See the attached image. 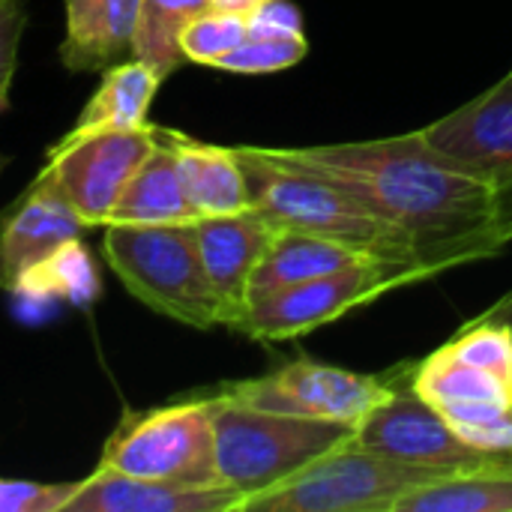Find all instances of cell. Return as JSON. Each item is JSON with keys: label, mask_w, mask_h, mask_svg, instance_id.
Instances as JSON below:
<instances>
[{"label": "cell", "mask_w": 512, "mask_h": 512, "mask_svg": "<svg viewBox=\"0 0 512 512\" xmlns=\"http://www.w3.org/2000/svg\"><path fill=\"white\" fill-rule=\"evenodd\" d=\"M264 0H210V9H222V12H234V15H243L249 18Z\"/></svg>", "instance_id": "cell-31"}, {"label": "cell", "mask_w": 512, "mask_h": 512, "mask_svg": "<svg viewBox=\"0 0 512 512\" xmlns=\"http://www.w3.org/2000/svg\"><path fill=\"white\" fill-rule=\"evenodd\" d=\"M393 512H512V459L441 474L402 495Z\"/></svg>", "instance_id": "cell-20"}, {"label": "cell", "mask_w": 512, "mask_h": 512, "mask_svg": "<svg viewBox=\"0 0 512 512\" xmlns=\"http://www.w3.org/2000/svg\"><path fill=\"white\" fill-rule=\"evenodd\" d=\"M369 261H378V255L327 240V237H315L306 231H276L270 249L264 252L261 264L252 273L249 303L267 294H276L282 288H291L318 276H330L348 267H360Z\"/></svg>", "instance_id": "cell-17"}, {"label": "cell", "mask_w": 512, "mask_h": 512, "mask_svg": "<svg viewBox=\"0 0 512 512\" xmlns=\"http://www.w3.org/2000/svg\"><path fill=\"white\" fill-rule=\"evenodd\" d=\"M210 396L216 474L219 483L243 495V504L288 483L315 459L348 441L357 429L351 423L261 411L225 396L222 390Z\"/></svg>", "instance_id": "cell-3"}, {"label": "cell", "mask_w": 512, "mask_h": 512, "mask_svg": "<svg viewBox=\"0 0 512 512\" xmlns=\"http://www.w3.org/2000/svg\"><path fill=\"white\" fill-rule=\"evenodd\" d=\"M6 165H9V156H6V153H0V174L6 171Z\"/></svg>", "instance_id": "cell-32"}, {"label": "cell", "mask_w": 512, "mask_h": 512, "mask_svg": "<svg viewBox=\"0 0 512 512\" xmlns=\"http://www.w3.org/2000/svg\"><path fill=\"white\" fill-rule=\"evenodd\" d=\"M240 504L243 495L225 483L183 486L96 465L90 477L78 480L63 512H237Z\"/></svg>", "instance_id": "cell-14"}, {"label": "cell", "mask_w": 512, "mask_h": 512, "mask_svg": "<svg viewBox=\"0 0 512 512\" xmlns=\"http://www.w3.org/2000/svg\"><path fill=\"white\" fill-rule=\"evenodd\" d=\"M420 132L453 165L498 189L512 225V69L495 87Z\"/></svg>", "instance_id": "cell-11"}, {"label": "cell", "mask_w": 512, "mask_h": 512, "mask_svg": "<svg viewBox=\"0 0 512 512\" xmlns=\"http://www.w3.org/2000/svg\"><path fill=\"white\" fill-rule=\"evenodd\" d=\"M204 9H210V0H141L132 57L156 69L162 78L174 75L186 63L180 33Z\"/></svg>", "instance_id": "cell-23"}, {"label": "cell", "mask_w": 512, "mask_h": 512, "mask_svg": "<svg viewBox=\"0 0 512 512\" xmlns=\"http://www.w3.org/2000/svg\"><path fill=\"white\" fill-rule=\"evenodd\" d=\"M75 483H33L0 477V512H63Z\"/></svg>", "instance_id": "cell-28"}, {"label": "cell", "mask_w": 512, "mask_h": 512, "mask_svg": "<svg viewBox=\"0 0 512 512\" xmlns=\"http://www.w3.org/2000/svg\"><path fill=\"white\" fill-rule=\"evenodd\" d=\"M453 357L474 363L492 375H498L512 390V324L501 321H477L474 327L462 330L453 342L444 345Z\"/></svg>", "instance_id": "cell-26"}, {"label": "cell", "mask_w": 512, "mask_h": 512, "mask_svg": "<svg viewBox=\"0 0 512 512\" xmlns=\"http://www.w3.org/2000/svg\"><path fill=\"white\" fill-rule=\"evenodd\" d=\"M246 36H249V24L243 15L222 12V9H204L183 27L180 51H183V60H189V63L216 66Z\"/></svg>", "instance_id": "cell-25"}, {"label": "cell", "mask_w": 512, "mask_h": 512, "mask_svg": "<svg viewBox=\"0 0 512 512\" xmlns=\"http://www.w3.org/2000/svg\"><path fill=\"white\" fill-rule=\"evenodd\" d=\"M12 294L24 300H66L78 309H87L102 294V276L90 249L81 243V237H75L30 267L15 282Z\"/></svg>", "instance_id": "cell-21"}, {"label": "cell", "mask_w": 512, "mask_h": 512, "mask_svg": "<svg viewBox=\"0 0 512 512\" xmlns=\"http://www.w3.org/2000/svg\"><path fill=\"white\" fill-rule=\"evenodd\" d=\"M102 252L123 288L153 312L195 330L222 324V303L204 270L195 222L105 225Z\"/></svg>", "instance_id": "cell-4"}, {"label": "cell", "mask_w": 512, "mask_h": 512, "mask_svg": "<svg viewBox=\"0 0 512 512\" xmlns=\"http://www.w3.org/2000/svg\"><path fill=\"white\" fill-rule=\"evenodd\" d=\"M246 24L249 36H303V15L288 0H264Z\"/></svg>", "instance_id": "cell-30"}, {"label": "cell", "mask_w": 512, "mask_h": 512, "mask_svg": "<svg viewBox=\"0 0 512 512\" xmlns=\"http://www.w3.org/2000/svg\"><path fill=\"white\" fill-rule=\"evenodd\" d=\"M171 144L177 150V168L183 177V189L189 204L201 216H228L249 210V189L243 177V165L234 147H216L195 141L177 129H168Z\"/></svg>", "instance_id": "cell-18"}, {"label": "cell", "mask_w": 512, "mask_h": 512, "mask_svg": "<svg viewBox=\"0 0 512 512\" xmlns=\"http://www.w3.org/2000/svg\"><path fill=\"white\" fill-rule=\"evenodd\" d=\"M99 465L141 480L216 486L213 396L129 411L108 435Z\"/></svg>", "instance_id": "cell-5"}, {"label": "cell", "mask_w": 512, "mask_h": 512, "mask_svg": "<svg viewBox=\"0 0 512 512\" xmlns=\"http://www.w3.org/2000/svg\"><path fill=\"white\" fill-rule=\"evenodd\" d=\"M309 51L306 36H246L234 51H228L216 69L240 75H264L297 66Z\"/></svg>", "instance_id": "cell-27"}, {"label": "cell", "mask_w": 512, "mask_h": 512, "mask_svg": "<svg viewBox=\"0 0 512 512\" xmlns=\"http://www.w3.org/2000/svg\"><path fill=\"white\" fill-rule=\"evenodd\" d=\"M156 144V126L99 132L87 138H60L42 165L63 201L75 210L84 228H105L111 210Z\"/></svg>", "instance_id": "cell-8"}, {"label": "cell", "mask_w": 512, "mask_h": 512, "mask_svg": "<svg viewBox=\"0 0 512 512\" xmlns=\"http://www.w3.org/2000/svg\"><path fill=\"white\" fill-rule=\"evenodd\" d=\"M195 219L198 213L186 198L171 135L165 126H156V144L120 192L108 225H174Z\"/></svg>", "instance_id": "cell-16"}, {"label": "cell", "mask_w": 512, "mask_h": 512, "mask_svg": "<svg viewBox=\"0 0 512 512\" xmlns=\"http://www.w3.org/2000/svg\"><path fill=\"white\" fill-rule=\"evenodd\" d=\"M27 24V9L21 0H0V117L9 108V87L18 66V45Z\"/></svg>", "instance_id": "cell-29"}, {"label": "cell", "mask_w": 512, "mask_h": 512, "mask_svg": "<svg viewBox=\"0 0 512 512\" xmlns=\"http://www.w3.org/2000/svg\"><path fill=\"white\" fill-rule=\"evenodd\" d=\"M402 228L432 273L498 255L512 240L501 195L441 156L423 132L282 150Z\"/></svg>", "instance_id": "cell-1"}, {"label": "cell", "mask_w": 512, "mask_h": 512, "mask_svg": "<svg viewBox=\"0 0 512 512\" xmlns=\"http://www.w3.org/2000/svg\"><path fill=\"white\" fill-rule=\"evenodd\" d=\"M411 384L435 408L456 402H512V390L498 375L453 357L447 348L426 357L414 369Z\"/></svg>", "instance_id": "cell-22"}, {"label": "cell", "mask_w": 512, "mask_h": 512, "mask_svg": "<svg viewBox=\"0 0 512 512\" xmlns=\"http://www.w3.org/2000/svg\"><path fill=\"white\" fill-rule=\"evenodd\" d=\"M429 276L435 273L420 264L378 258V261L348 267L330 276H318V279L282 288L276 294H267L261 300H252L234 330L258 342L300 339L318 327L339 321L357 306L378 300L381 294L393 288H402Z\"/></svg>", "instance_id": "cell-7"}, {"label": "cell", "mask_w": 512, "mask_h": 512, "mask_svg": "<svg viewBox=\"0 0 512 512\" xmlns=\"http://www.w3.org/2000/svg\"><path fill=\"white\" fill-rule=\"evenodd\" d=\"M234 153L243 165L249 204L261 210L279 231H306L387 261L426 267L414 240L402 228L381 219L363 201L321 174L291 162L282 156V150L234 147Z\"/></svg>", "instance_id": "cell-2"}, {"label": "cell", "mask_w": 512, "mask_h": 512, "mask_svg": "<svg viewBox=\"0 0 512 512\" xmlns=\"http://www.w3.org/2000/svg\"><path fill=\"white\" fill-rule=\"evenodd\" d=\"M354 441L393 462L432 468L444 474L512 459V456H498V453H483L465 444L441 417V411L414 390V384L402 387L399 381L357 423Z\"/></svg>", "instance_id": "cell-10"}, {"label": "cell", "mask_w": 512, "mask_h": 512, "mask_svg": "<svg viewBox=\"0 0 512 512\" xmlns=\"http://www.w3.org/2000/svg\"><path fill=\"white\" fill-rule=\"evenodd\" d=\"M81 231H87L84 222L39 171L30 186L0 210V291L12 294L15 282L30 267L81 237Z\"/></svg>", "instance_id": "cell-13"}, {"label": "cell", "mask_w": 512, "mask_h": 512, "mask_svg": "<svg viewBox=\"0 0 512 512\" xmlns=\"http://www.w3.org/2000/svg\"><path fill=\"white\" fill-rule=\"evenodd\" d=\"M162 81L165 78L156 69H150L135 57L108 66L102 72L96 93L87 99L75 126L63 138H87L99 132L147 126V111Z\"/></svg>", "instance_id": "cell-19"}, {"label": "cell", "mask_w": 512, "mask_h": 512, "mask_svg": "<svg viewBox=\"0 0 512 512\" xmlns=\"http://www.w3.org/2000/svg\"><path fill=\"white\" fill-rule=\"evenodd\" d=\"M441 474L393 462L351 435L288 483L249 498L240 512H393L402 495Z\"/></svg>", "instance_id": "cell-6"}, {"label": "cell", "mask_w": 512, "mask_h": 512, "mask_svg": "<svg viewBox=\"0 0 512 512\" xmlns=\"http://www.w3.org/2000/svg\"><path fill=\"white\" fill-rule=\"evenodd\" d=\"M393 384V375L375 378L318 360H297L264 378L225 384L222 393L261 411L357 426L393 390Z\"/></svg>", "instance_id": "cell-9"}, {"label": "cell", "mask_w": 512, "mask_h": 512, "mask_svg": "<svg viewBox=\"0 0 512 512\" xmlns=\"http://www.w3.org/2000/svg\"><path fill=\"white\" fill-rule=\"evenodd\" d=\"M141 0H66L60 63L72 72H105L132 57Z\"/></svg>", "instance_id": "cell-15"}, {"label": "cell", "mask_w": 512, "mask_h": 512, "mask_svg": "<svg viewBox=\"0 0 512 512\" xmlns=\"http://www.w3.org/2000/svg\"><path fill=\"white\" fill-rule=\"evenodd\" d=\"M438 411L465 444L512 456V402H456Z\"/></svg>", "instance_id": "cell-24"}, {"label": "cell", "mask_w": 512, "mask_h": 512, "mask_svg": "<svg viewBox=\"0 0 512 512\" xmlns=\"http://www.w3.org/2000/svg\"><path fill=\"white\" fill-rule=\"evenodd\" d=\"M276 225L255 207L228 216L195 219L198 249L210 285L222 303V327H237L249 306V282L276 237Z\"/></svg>", "instance_id": "cell-12"}]
</instances>
